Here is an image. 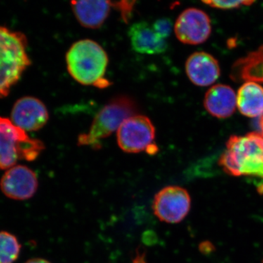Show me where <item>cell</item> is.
<instances>
[{
  "label": "cell",
  "mask_w": 263,
  "mask_h": 263,
  "mask_svg": "<svg viewBox=\"0 0 263 263\" xmlns=\"http://www.w3.org/2000/svg\"><path fill=\"white\" fill-rule=\"evenodd\" d=\"M66 63L71 77L79 84L98 88H106L110 85L105 77L108 54L92 40H81L73 43L66 54Z\"/></svg>",
  "instance_id": "1"
},
{
  "label": "cell",
  "mask_w": 263,
  "mask_h": 263,
  "mask_svg": "<svg viewBox=\"0 0 263 263\" xmlns=\"http://www.w3.org/2000/svg\"><path fill=\"white\" fill-rule=\"evenodd\" d=\"M219 164L231 176L263 178V136L252 132L230 137Z\"/></svg>",
  "instance_id": "2"
},
{
  "label": "cell",
  "mask_w": 263,
  "mask_h": 263,
  "mask_svg": "<svg viewBox=\"0 0 263 263\" xmlns=\"http://www.w3.org/2000/svg\"><path fill=\"white\" fill-rule=\"evenodd\" d=\"M24 33L0 26V98H6L31 65Z\"/></svg>",
  "instance_id": "3"
},
{
  "label": "cell",
  "mask_w": 263,
  "mask_h": 263,
  "mask_svg": "<svg viewBox=\"0 0 263 263\" xmlns=\"http://www.w3.org/2000/svg\"><path fill=\"white\" fill-rule=\"evenodd\" d=\"M138 104L130 97L119 95L112 99L95 116L89 131L79 137L78 145L99 149L102 141L118 131L126 119L138 114Z\"/></svg>",
  "instance_id": "4"
},
{
  "label": "cell",
  "mask_w": 263,
  "mask_h": 263,
  "mask_svg": "<svg viewBox=\"0 0 263 263\" xmlns=\"http://www.w3.org/2000/svg\"><path fill=\"white\" fill-rule=\"evenodd\" d=\"M40 140L28 136L9 118L0 117V170H8L20 160H35L44 150Z\"/></svg>",
  "instance_id": "5"
},
{
  "label": "cell",
  "mask_w": 263,
  "mask_h": 263,
  "mask_svg": "<svg viewBox=\"0 0 263 263\" xmlns=\"http://www.w3.org/2000/svg\"><path fill=\"white\" fill-rule=\"evenodd\" d=\"M155 135V127L149 118L136 114L126 119L118 129L117 143L127 153L146 152L154 155L158 152Z\"/></svg>",
  "instance_id": "6"
},
{
  "label": "cell",
  "mask_w": 263,
  "mask_h": 263,
  "mask_svg": "<svg viewBox=\"0 0 263 263\" xmlns=\"http://www.w3.org/2000/svg\"><path fill=\"white\" fill-rule=\"evenodd\" d=\"M191 207V197L185 189L170 186L156 194L152 209L154 214L164 222L176 224L187 216Z\"/></svg>",
  "instance_id": "7"
},
{
  "label": "cell",
  "mask_w": 263,
  "mask_h": 263,
  "mask_svg": "<svg viewBox=\"0 0 263 263\" xmlns=\"http://www.w3.org/2000/svg\"><path fill=\"white\" fill-rule=\"evenodd\" d=\"M176 37L185 44L197 45L207 41L212 33V22L203 10L190 8L183 10L174 25Z\"/></svg>",
  "instance_id": "8"
},
{
  "label": "cell",
  "mask_w": 263,
  "mask_h": 263,
  "mask_svg": "<svg viewBox=\"0 0 263 263\" xmlns=\"http://www.w3.org/2000/svg\"><path fill=\"white\" fill-rule=\"evenodd\" d=\"M37 188V175L32 169L22 164L7 170L0 180V190L12 200H28L34 196Z\"/></svg>",
  "instance_id": "9"
},
{
  "label": "cell",
  "mask_w": 263,
  "mask_h": 263,
  "mask_svg": "<svg viewBox=\"0 0 263 263\" xmlns=\"http://www.w3.org/2000/svg\"><path fill=\"white\" fill-rule=\"evenodd\" d=\"M49 114L46 105L34 97H23L13 105L10 120L27 132L37 131L47 124Z\"/></svg>",
  "instance_id": "10"
},
{
  "label": "cell",
  "mask_w": 263,
  "mask_h": 263,
  "mask_svg": "<svg viewBox=\"0 0 263 263\" xmlns=\"http://www.w3.org/2000/svg\"><path fill=\"white\" fill-rule=\"evenodd\" d=\"M185 67L189 79L197 86H210L220 76L219 62L206 52H195L190 55Z\"/></svg>",
  "instance_id": "11"
},
{
  "label": "cell",
  "mask_w": 263,
  "mask_h": 263,
  "mask_svg": "<svg viewBox=\"0 0 263 263\" xmlns=\"http://www.w3.org/2000/svg\"><path fill=\"white\" fill-rule=\"evenodd\" d=\"M132 47L142 54L155 55L164 53L167 50L166 39L161 37L152 24L146 22L133 24L129 29Z\"/></svg>",
  "instance_id": "12"
},
{
  "label": "cell",
  "mask_w": 263,
  "mask_h": 263,
  "mask_svg": "<svg viewBox=\"0 0 263 263\" xmlns=\"http://www.w3.org/2000/svg\"><path fill=\"white\" fill-rule=\"evenodd\" d=\"M204 106L211 115L218 119L231 117L237 107L236 93L228 85H214L205 95Z\"/></svg>",
  "instance_id": "13"
},
{
  "label": "cell",
  "mask_w": 263,
  "mask_h": 263,
  "mask_svg": "<svg viewBox=\"0 0 263 263\" xmlns=\"http://www.w3.org/2000/svg\"><path fill=\"white\" fill-rule=\"evenodd\" d=\"M71 7L78 22L86 28H100L112 8L109 1H72Z\"/></svg>",
  "instance_id": "14"
},
{
  "label": "cell",
  "mask_w": 263,
  "mask_h": 263,
  "mask_svg": "<svg viewBox=\"0 0 263 263\" xmlns=\"http://www.w3.org/2000/svg\"><path fill=\"white\" fill-rule=\"evenodd\" d=\"M233 81L263 84V46L237 60L232 67Z\"/></svg>",
  "instance_id": "15"
},
{
  "label": "cell",
  "mask_w": 263,
  "mask_h": 263,
  "mask_svg": "<svg viewBox=\"0 0 263 263\" xmlns=\"http://www.w3.org/2000/svg\"><path fill=\"white\" fill-rule=\"evenodd\" d=\"M237 107L247 117H257L263 114V87L254 82H245L238 89Z\"/></svg>",
  "instance_id": "16"
},
{
  "label": "cell",
  "mask_w": 263,
  "mask_h": 263,
  "mask_svg": "<svg viewBox=\"0 0 263 263\" xmlns=\"http://www.w3.org/2000/svg\"><path fill=\"white\" fill-rule=\"evenodd\" d=\"M22 245L16 237L8 232H0V263H13L18 259Z\"/></svg>",
  "instance_id": "17"
},
{
  "label": "cell",
  "mask_w": 263,
  "mask_h": 263,
  "mask_svg": "<svg viewBox=\"0 0 263 263\" xmlns=\"http://www.w3.org/2000/svg\"><path fill=\"white\" fill-rule=\"evenodd\" d=\"M254 1H204V4L209 5L212 8H219V9H233L238 8L243 5L253 4Z\"/></svg>",
  "instance_id": "18"
},
{
  "label": "cell",
  "mask_w": 263,
  "mask_h": 263,
  "mask_svg": "<svg viewBox=\"0 0 263 263\" xmlns=\"http://www.w3.org/2000/svg\"><path fill=\"white\" fill-rule=\"evenodd\" d=\"M152 27L156 32L164 39L168 37L172 32V22L167 18L157 19L155 23L152 24Z\"/></svg>",
  "instance_id": "19"
},
{
  "label": "cell",
  "mask_w": 263,
  "mask_h": 263,
  "mask_svg": "<svg viewBox=\"0 0 263 263\" xmlns=\"http://www.w3.org/2000/svg\"><path fill=\"white\" fill-rule=\"evenodd\" d=\"M135 2L122 1L111 3L112 8H116L120 12L123 20L125 21L126 22L130 17Z\"/></svg>",
  "instance_id": "20"
},
{
  "label": "cell",
  "mask_w": 263,
  "mask_h": 263,
  "mask_svg": "<svg viewBox=\"0 0 263 263\" xmlns=\"http://www.w3.org/2000/svg\"><path fill=\"white\" fill-rule=\"evenodd\" d=\"M25 263H51L49 261L46 260V259L41 258H33L29 259L27 262Z\"/></svg>",
  "instance_id": "21"
},
{
  "label": "cell",
  "mask_w": 263,
  "mask_h": 263,
  "mask_svg": "<svg viewBox=\"0 0 263 263\" xmlns=\"http://www.w3.org/2000/svg\"><path fill=\"white\" fill-rule=\"evenodd\" d=\"M133 263H146L143 256H137L136 258L133 261Z\"/></svg>",
  "instance_id": "22"
},
{
  "label": "cell",
  "mask_w": 263,
  "mask_h": 263,
  "mask_svg": "<svg viewBox=\"0 0 263 263\" xmlns=\"http://www.w3.org/2000/svg\"><path fill=\"white\" fill-rule=\"evenodd\" d=\"M259 126H260L262 136H263V114L261 116L260 120H259Z\"/></svg>",
  "instance_id": "23"
}]
</instances>
